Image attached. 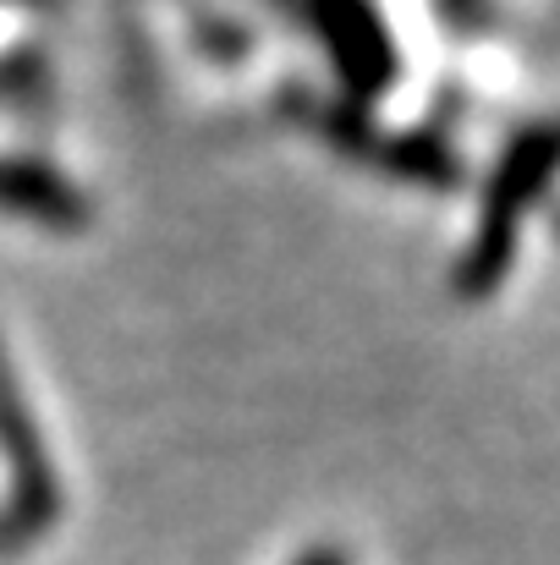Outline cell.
Wrapping results in <instances>:
<instances>
[{"label":"cell","mask_w":560,"mask_h":565,"mask_svg":"<svg viewBox=\"0 0 560 565\" xmlns=\"http://www.w3.org/2000/svg\"><path fill=\"white\" fill-rule=\"evenodd\" d=\"M556 177H560V127H533L500 154L489 188L478 198L473 242H467V253L456 264V286L467 297H484V291H495L506 280V264H511V253L522 242V225L545 203V192L556 188Z\"/></svg>","instance_id":"cell-1"},{"label":"cell","mask_w":560,"mask_h":565,"mask_svg":"<svg viewBox=\"0 0 560 565\" xmlns=\"http://www.w3.org/2000/svg\"><path fill=\"white\" fill-rule=\"evenodd\" d=\"M303 22L319 39L336 83L352 99H384L401 77V44L379 0H303Z\"/></svg>","instance_id":"cell-2"},{"label":"cell","mask_w":560,"mask_h":565,"mask_svg":"<svg viewBox=\"0 0 560 565\" xmlns=\"http://www.w3.org/2000/svg\"><path fill=\"white\" fill-rule=\"evenodd\" d=\"M292 565H352V555H347L341 544H314V550H303Z\"/></svg>","instance_id":"cell-3"}]
</instances>
